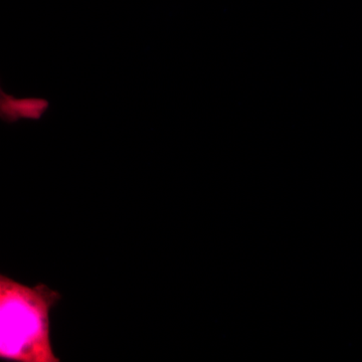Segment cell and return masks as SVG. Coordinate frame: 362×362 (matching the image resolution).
<instances>
[{
  "label": "cell",
  "mask_w": 362,
  "mask_h": 362,
  "mask_svg": "<svg viewBox=\"0 0 362 362\" xmlns=\"http://www.w3.org/2000/svg\"><path fill=\"white\" fill-rule=\"evenodd\" d=\"M61 294L49 286H26L0 276V359L59 362L51 340V312Z\"/></svg>",
  "instance_id": "cell-1"
},
{
  "label": "cell",
  "mask_w": 362,
  "mask_h": 362,
  "mask_svg": "<svg viewBox=\"0 0 362 362\" xmlns=\"http://www.w3.org/2000/svg\"><path fill=\"white\" fill-rule=\"evenodd\" d=\"M49 102L42 98H16L0 92V118L13 124L23 119L40 120L49 110Z\"/></svg>",
  "instance_id": "cell-2"
}]
</instances>
